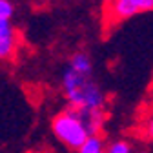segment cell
Segmentation results:
<instances>
[{
  "label": "cell",
  "mask_w": 153,
  "mask_h": 153,
  "mask_svg": "<svg viewBox=\"0 0 153 153\" xmlns=\"http://www.w3.org/2000/svg\"><path fill=\"white\" fill-rule=\"evenodd\" d=\"M62 95L69 108L106 109V93L93 73H80L66 66L62 71Z\"/></svg>",
  "instance_id": "obj_1"
},
{
  "label": "cell",
  "mask_w": 153,
  "mask_h": 153,
  "mask_svg": "<svg viewBox=\"0 0 153 153\" xmlns=\"http://www.w3.org/2000/svg\"><path fill=\"white\" fill-rule=\"evenodd\" d=\"M51 131L55 139L62 142L66 148L76 151L82 144L84 140L89 137V133L84 126V122L80 120L79 113H76V109L73 108H66L64 111L56 113L53 120H51Z\"/></svg>",
  "instance_id": "obj_2"
},
{
  "label": "cell",
  "mask_w": 153,
  "mask_h": 153,
  "mask_svg": "<svg viewBox=\"0 0 153 153\" xmlns=\"http://www.w3.org/2000/svg\"><path fill=\"white\" fill-rule=\"evenodd\" d=\"M149 11H153V0H108L104 15L109 24H119Z\"/></svg>",
  "instance_id": "obj_3"
},
{
  "label": "cell",
  "mask_w": 153,
  "mask_h": 153,
  "mask_svg": "<svg viewBox=\"0 0 153 153\" xmlns=\"http://www.w3.org/2000/svg\"><path fill=\"white\" fill-rule=\"evenodd\" d=\"M16 49V33L9 22H0V59H11Z\"/></svg>",
  "instance_id": "obj_4"
},
{
  "label": "cell",
  "mask_w": 153,
  "mask_h": 153,
  "mask_svg": "<svg viewBox=\"0 0 153 153\" xmlns=\"http://www.w3.org/2000/svg\"><path fill=\"white\" fill-rule=\"evenodd\" d=\"M139 133L148 142H153V102L142 111L139 119Z\"/></svg>",
  "instance_id": "obj_5"
},
{
  "label": "cell",
  "mask_w": 153,
  "mask_h": 153,
  "mask_svg": "<svg viewBox=\"0 0 153 153\" xmlns=\"http://www.w3.org/2000/svg\"><path fill=\"white\" fill-rule=\"evenodd\" d=\"M76 153H106V140L102 135H89Z\"/></svg>",
  "instance_id": "obj_6"
},
{
  "label": "cell",
  "mask_w": 153,
  "mask_h": 153,
  "mask_svg": "<svg viewBox=\"0 0 153 153\" xmlns=\"http://www.w3.org/2000/svg\"><path fill=\"white\" fill-rule=\"evenodd\" d=\"M106 153H137V146L129 139H113L106 142Z\"/></svg>",
  "instance_id": "obj_7"
},
{
  "label": "cell",
  "mask_w": 153,
  "mask_h": 153,
  "mask_svg": "<svg viewBox=\"0 0 153 153\" xmlns=\"http://www.w3.org/2000/svg\"><path fill=\"white\" fill-rule=\"evenodd\" d=\"M15 13V7L9 0H0V22H9Z\"/></svg>",
  "instance_id": "obj_8"
},
{
  "label": "cell",
  "mask_w": 153,
  "mask_h": 153,
  "mask_svg": "<svg viewBox=\"0 0 153 153\" xmlns=\"http://www.w3.org/2000/svg\"><path fill=\"white\" fill-rule=\"evenodd\" d=\"M36 2H48V0H36Z\"/></svg>",
  "instance_id": "obj_9"
}]
</instances>
